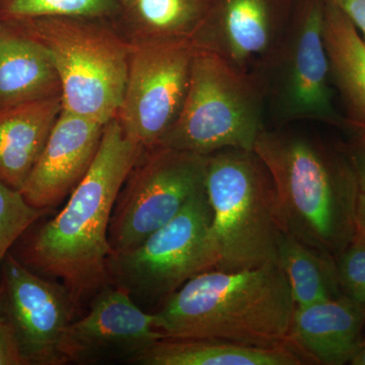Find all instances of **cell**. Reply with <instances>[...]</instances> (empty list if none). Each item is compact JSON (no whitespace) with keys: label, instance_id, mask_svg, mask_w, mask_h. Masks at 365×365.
Here are the masks:
<instances>
[{"label":"cell","instance_id":"3957f363","mask_svg":"<svg viewBox=\"0 0 365 365\" xmlns=\"http://www.w3.org/2000/svg\"><path fill=\"white\" fill-rule=\"evenodd\" d=\"M254 151L272 177L288 234L337 259L354 237L359 196L343 150L300 132L265 128Z\"/></svg>","mask_w":365,"mask_h":365},{"label":"cell","instance_id":"d6986e66","mask_svg":"<svg viewBox=\"0 0 365 365\" xmlns=\"http://www.w3.org/2000/svg\"><path fill=\"white\" fill-rule=\"evenodd\" d=\"M210 0H116L113 23L132 45L192 41Z\"/></svg>","mask_w":365,"mask_h":365},{"label":"cell","instance_id":"83f0119b","mask_svg":"<svg viewBox=\"0 0 365 365\" xmlns=\"http://www.w3.org/2000/svg\"><path fill=\"white\" fill-rule=\"evenodd\" d=\"M354 235L365 242V195L359 193L354 220Z\"/></svg>","mask_w":365,"mask_h":365},{"label":"cell","instance_id":"cb8c5ba5","mask_svg":"<svg viewBox=\"0 0 365 365\" xmlns=\"http://www.w3.org/2000/svg\"><path fill=\"white\" fill-rule=\"evenodd\" d=\"M341 292L346 297L365 304V242L353 237L336 259Z\"/></svg>","mask_w":365,"mask_h":365},{"label":"cell","instance_id":"ac0fdd59","mask_svg":"<svg viewBox=\"0 0 365 365\" xmlns=\"http://www.w3.org/2000/svg\"><path fill=\"white\" fill-rule=\"evenodd\" d=\"M140 365L309 364L292 345L257 347L213 339L163 338L134 357Z\"/></svg>","mask_w":365,"mask_h":365},{"label":"cell","instance_id":"9c48e42d","mask_svg":"<svg viewBox=\"0 0 365 365\" xmlns=\"http://www.w3.org/2000/svg\"><path fill=\"white\" fill-rule=\"evenodd\" d=\"M324 18L325 0H297L287 33L262 78L266 106L281 122L339 123Z\"/></svg>","mask_w":365,"mask_h":365},{"label":"cell","instance_id":"7402d4cb","mask_svg":"<svg viewBox=\"0 0 365 365\" xmlns=\"http://www.w3.org/2000/svg\"><path fill=\"white\" fill-rule=\"evenodd\" d=\"M116 0H0V23L44 16H83L113 20Z\"/></svg>","mask_w":365,"mask_h":365},{"label":"cell","instance_id":"f1b7e54d","mask_svg":"<svg viewBox=\"0 0 365 365\" xmlns=\"http://www.w3.org/2000/svg\"><path fill=\"white\" fill-rule=\"evenodd\" d=\"M349 364L352 365H365V337L360 343L359 347L357 348L354 355H353Z\"/></svg>","mask_w":365,"mask_h":365},{"label":"cell","instance_id":"484cf974","mask_svg":"<svg viewBox=\"0 0 365 365\" xmlns=\"http://www.w3.org/2000/svg\"><path fill=\"white\" fill-rule=\"evenodd\" d=\"M0 365H26L13 329L0 319Z\"/></svg>","mask_w":365,"mask_h":365},{"label":"cell","instance_id":"8992f818","mask_svg":"<svg viewBox=\"0 0 365 365\" xmlns=\"http://www.w3.org/2000/svg\"><path fill=\"white\" fill-rule=\"evenodd\" d=\"M265 107L260 78L196 48L182 111L158 145L200 155L225 148L254 150L266 128Z\"/></svg>","mask_w":365,"mask_h":365},{"label":"cell","instance_id":"6da1fadb","mask_svg":"<svg viewBox=\"0 0 365 365\" xmlns=\"http://www.w3.org/2000/svg\"><path fill=\"white\" fill-rule=\"evenodd\" d=\"M143 150L126 135L116 118L108 122L91 169L64 208L47 222H34L9 252L33 272L61 280L79 314L110 284L108 232L113 208Z\"/></svg>","mask_w":365,"mask_h":365},{"label":"cell","instance_id":"44dd1931","mask_svg":"<svg viewBox=\"0 0 365 365\" xmlns=\"http://www.w3.org/2000/svg\"><path fill=\"white\" fill-rule=\"evenodd\" d=\"M276 263L287 277L297 307H307L342 294L336 259L284 235Z\"/></svg>","mask_w":365,"mask_h":365},{"label":"cell","instance_id":"5bb4252c","mask_svg":"<svg viewBox=\"0 0 365 365\" xmlns=\"http://www.w3.org/2000/svg\"><path fill=\"white\" fill-rule=\"evenodd\" d=\"M105 126L62 109L21 190L26 202L49 212L71 195L95 160Z\"/></svg>","mask_w":365,"mask_h":365},{"label":"cell","instance_id":"9a60e30c","mask_svg":"<svg viewBox=\"0 0 365 365\" xmlns=\"http://www.w3.org/2000/svg\"><path fill=\"white\" fill-rule=\"evenodd\" d=\"M365 304L340 294L297 307L290 343L309 364H349L364 340Z\"/></svg>","mask_w":365,"mask_h":365},{"label":"cell","instance_id":"4fadbf2b","mask_svg":"<svg viewBox=\"0 0 365 365\" xmlns=\"http://www.w3.org/2000/svg\"><path fill=\"white\" fill-rule=\"evenodd\" d=\"M86 314L74 319L62 337L66 364H101L132 359L165 336L155 314L144 311L122 288L109 284L91 299Z\"/></svg>","mask_w":365,"mask_h":365},{"label":"cell","instance_id":"ba28073f","mask_svg":"<svg viewBox=\"0 0 365 365\" xmlns=\"http://www.w3.org/2000/svg\"><path fill=\"white\" fill-rule=\"evenodd\" d=\"M206 155L153 146L144 148L115 202L112 253L138 246L205 191Z\"/></svg>","mask_w":365,"mask_h":365},{"label":"cell","instance_id":"30bf717a","mask_svg":"<svg viewBox=\"0 0 365 365\" xmlns=\"http://www.w3.org/2000/svg\"><path fill=\"white\" fill-rule=\"evenodd\" d=\"M192 41L132 45L123 98L116 119L143 148L158 145L176 123L191 78Z\"/></svg>","mask_w":365,"mask_h":365},{"label":"cell","instance_id":"7c38bea8","mask_svg":"<svg viewBox=\"0 0 365 365\" xmlns=\"http://www.w3.org/2000/svg\"><path fill=\"white\" fill-rule=\"evenodd\" d=\"M297 0H210L194 46L260 78L287 33Z\"/></svg>","mask_w":365,"mask_h":365},{"label":"cell","instance_id":"ffe728a7","mask_svg":"<svg viewBox=\"0 0 365 365\" xmlns=\"http://www.w3.org/2000/svg\"><path fill=\"white\" fill-rule=\"evenodd\" d=\"M324 40L331 79L345 106L347 124L365 128V43L332 0H325Z\"/></svg>","mask_w":365,"mask_h":365},{"label":"cell","instance_id":"8fae6325","mask_svg":"<svg viewBox=\"0 0 365 365\" xmlns=\"http://www.w3.org/2000/svg\"><path fill=\"white\" fill-rule=\"evenodd\" d=\"M78 316L76 302L61 282L6 255L0 265V319L13 329L26 365L66 364L60 344Z\"/></svg>","mask_w":365,"mask_h":365},{"label":"cell","instance_id":"603a6c76","mask_svg":"<svg viewBox=\"0 0 365 365\" xmlns=\"http://www.w3.org/2000/svg\"><path fill=\"white\" fill-rule=\"evenodd\" d=\"M47 213L26 202L21 191L0 181V265L21 235Z\"/></svg>","mask_w":365,"mask_h":365},{"label":"cell","instance_id":"4316f807","mask_svg":"<svg viewBox=\"0 0 365 365\" xmlns=\"http://www.w3.org/2000/svg\"><path fill=\"white\" fill-rule=\"evenodd\" d=\"M352 21L365 43V0H332Z\"/></svg>","mask_w":365,"mask_h":365},{"label":"cell","instance_id":"e0dca14e","mask_svg":"<svg viewBox=\"0 0 365 365\" xmlns=\"http://www.w3.org/2000/svg\"><path fill=\"white\" fill-rule=\"evenodd\" d=\"M61 96L49 54L16 26L0 23V109Z\"/></svg>","mask_w":365,"mask_h":365},{"label":"cell","instance_id":"52a82bcc","mask_svg":"<svg viewBox=\"0 0 365 365\" xmlns=\"http://www.w3.org/2000/svg\"><path fill=\"white\" fill-rule=\"evenodd\" d=\"M211 220L205 189L138 246L110 255V284L128 292L144 311L153 307L157 311L187 281L212 270L208 242Z\"/></svg>","mask_w":365,"mask_h":365},{"label":"cell","instance_id":"d4e9b609","mask_svg":"<svg viewBox=\"0 0 365 365\" xmlns=\"http://www.w3.org/2000/svg\"><path fill=\"white\" fill-rule=\"evenodd\" d=\"M354 131L355 135L342 150L354 173L359 193L365 195V128Z\"/></svg>","mask_w":365,"mask_h":365},{"label":"cell","instance_id":"2e32d148","mask_svg":"<svg viewBox=\"0 0 365 365\" xmlns=\"http://www.w3.org/2000/svg\"><path fill=\"white\" fill-rule=\"evenodd\" d=\"M62 109L61 96L0 109V181L23 189Z\"/></svg>","mask_w":365,"mask_h":365},{"label":"cell","instance_id":"277c9868","mask_svg":"<svg viewBox=\"0 0 365 365\" xmlns=\"http://www.w3.org/2000/svg\"><path fill=\"white\" fill-rule=\"evenodd\" d=\"M205 189L212 211V270L276 263L287 230L272 177L260 157L241 148L206 155Z\"/></svg>","mask_w":365,"mask_h":365},{"label":"cell","instance_id":"5b68a950","mask_svg":"<svg viewBox=\"0 0 365 365\" xmlns=\"http://www.w3.org/2000/svg\"><path fill=\"white\" fill-rule=\"evenodd\" d=\"M7 24L49 54L61 83L64 110L105 125L117 117L132 44L111 20L44 16Z\"/></svg>","mask_w":365,"mask_h":365},{"label":"cell","instance_id":"7a4b0ae2","mask_svg":"<svg viewBox=\"0 0 365 365\" xmlns=\"http://www.w3.org/2000/svg\"><path fill=\"white\" fill-rule=\"evenodd\" d=\"M295 309L287 277L273 262L197 274L153 314L165 338L277 347L292 345Z\"/></svg>","mask_w":365,"mask_h":365}]
</instances>
